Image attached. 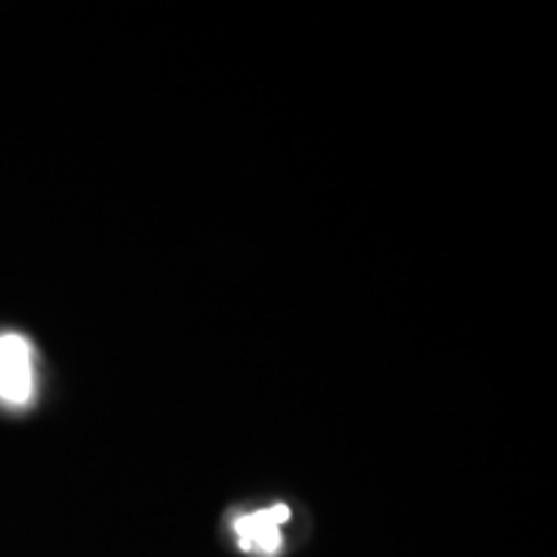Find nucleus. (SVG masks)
<instances>
[{
  "instance_id": "1",
  "label": "nucleus",
  "mask_w": 557,
  "mask_h": 557,
  "mask_svg": "<svg viewBox=\"0 0 557 557\" xmlns=\"http://www.w3.org/2000/svg\"><path fill=\"white\" fill-rule=\"evenodd\" d=\"M34 398V357L24 336H0V400L26 406Z\"/></svg>"
},
{
  "instance_id": "2",
  "label": "nucleus",
  "mask_w": 557,
  "mask_h": 557,
  "mask_svg": "<svg viewBox=\"0 0 557 557\" xmlns=\"http://www.w3.org/2000/svg\"><path fill=\"white\" fill-rule=\"evenodd\" d=\"M289 521V508L284 504L261 508L233 521V532L238 537L243 553L256 557H276L284 547L282 527Z\"/></svg>"
}]
</instances>
